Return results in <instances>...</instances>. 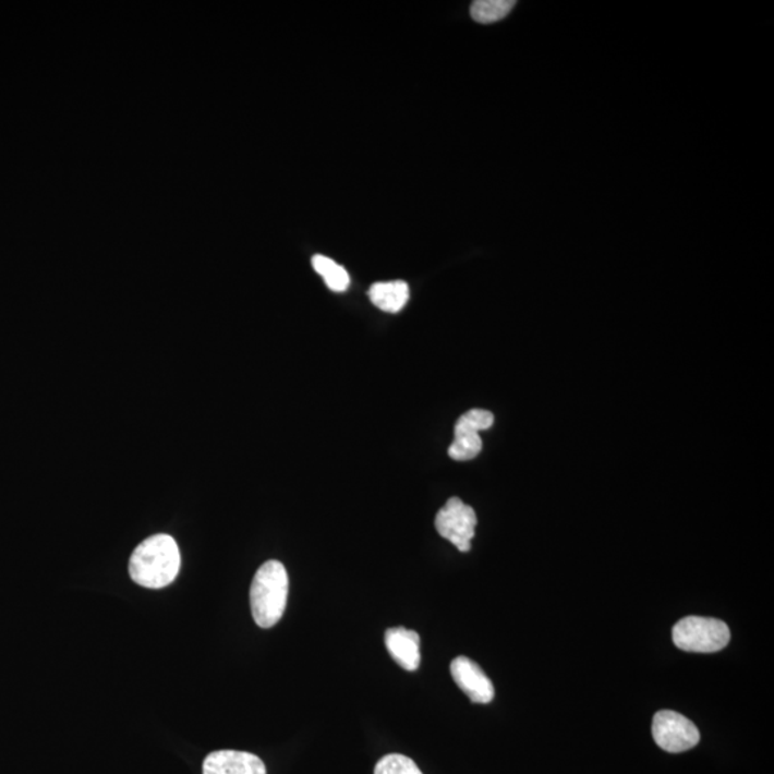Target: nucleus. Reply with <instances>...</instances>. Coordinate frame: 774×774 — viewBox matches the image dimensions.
<instances>
[{
	"label": "nucleus",
	"mask_w": 774,
	"mask_h": 774,
	"mask_svg": "<svg viewBox=\"0 0 774 774\" xmlns=\"http://www.w3.org/2000/svg\"><path fill=\"white\" fill-rule=\"evenodd\" d=\"M477 518L472 507L459 498H450L435 519V527L442 539L452 542L461 553L471 551L475 536Z\"/></svg>",
	"instance_id": "obj_5"
},
{
	"label": "nucleus",
	"mask_w": 774,
	"mask_h": 774,
	"mask_svg": "<svg viewBox=\"0 0 774 774\" xmlns=\"http://www.w3.org/2000/svg\"><path fill=\"white\" fill-rule=\"evenodd\" d=\"M513 0H476L472 3L471 15L477 24H495L512 12Z\"/></svg>",
	"instance_id": "obj_12"
},
{
	"label": "nucleus",
	"mask_w": 774,
	"mask_h": 774,
	"mask_svg": "<svg viewBox=\"0 0 774 774\" xmlns=\"http://www.w3.org/2000/svg\"><path fill=\"white\" fill-rule=\"evenodd\" d=\"M368 298L376 307L386 313H399L411 298V291L407 281H389V283H376L368 290Z\"/></svg>",
	"instance_id": "obj_10"
},
{
	"label": "nucleus",
	"mask_w": 774,
	"mask_h": 774,
	"mask_svg": "<svg viewBox=\"0 0 774 774\" xmlns=\"http://www.w3.org/2000/svg\"><path fill=\"white\" fill-rule=\"evenodd\" d=\"M375 774H423L411 758L403 754H387L377 762Z\"/></svg>",
	"instance_id": "obj_13"
},
{
	"label": "nucleus",
	"mask_w": 774,
	"mask_h": 774,
	"mask_svg": "<svg viewBox=\"0 0 774 774\" xmlns=\"http://www.w3.org/2000/svg\"><path fill=\"white\" fill-rule=\"evenodd\" d=\"M450 674L459 689L477 704H488L495 697L494 685L484 670L468 657L455 658Z\"/></svg>",
	"instance_id": "obj_7"
},
{
	"label": "nucleus",
	"mask_w": 774,
	"mask_h": 774,
	"mask_svg": "<svg viewBox=\"0 0 774 774\" xmlns=\"http://www.w3.org/2000/svg\"><path fill=\"white\" fill-rule=\"evenodd\" d=\"M312 264L314 270L323 277L330 290L336 291V293H343V291L349 289V273L335 263L334 259L318 254V256L313 257Z\"/></svg>",
	"instance_id": "obj_11"
},
{
	"label": "nucleus",
	"mask_w": 774,
	"mask_h": 774,
	"mask_svg": "<svg viewBox=\"0 0 774 774\" xmlns=\"http://www.w3.org/2000/svg\"><path fill=\"white\" fill-rule=\"evenodd\" d=\"M653 737L660 749L668 753H682L699 745L700 731L682 714L662 710L653 718Z\"/></svg>",
	"instance_id": "obj_4"
},
{
	"label": "nucleus",
	"mask_w": 774,
	"mask_h": 774,
	"mask_svg": "<svg viewBox=\"0 0 774 774\" xmlns=\"http://www.w3.org/2000/svg\"><path fill=\"white\" fill-rule=\"evenodd\" d=\"M385 644L391 658L407 672H416L421 666V637L408 628H389L385 632Z\"/></svg>",
	"instance_id": "obj_9"
},
{
	"label": "nucleus",
	"mask_w": 774,
	"mask_h": 774,
	"mask_svg": "<svg viewBox=\"0 0 774 774\" xmlns=\"http://www.w3.org/2000/svg\"><path fill=\"white\" fill-rule=\"evenodd\" d=\"M181 554L172 536L157 534L141 542L130 558V577L144 589L161 590L179 577Z\"/></svg>",
	"instance_id": "obj_1"
},
{
	"label": "nucleus",
	"mask_w": 774,
	"mask_h": 774,
	"mask_svg": "<svg viewBox=\"0 0 774 774\" xmlns=\"http://www.w3.org/2000/svg\"><path fill=\"white\" fill-rule=\"evenodd\" d=\"M203 774H267L266 764L247 751L220 750L208 754Z\"/></svg>",
	"instance_id": "obj_8"
},
{
	"label": "nucleus",
	"mask_w": 774,
	"mask_h": 774,
	"mask_svg": "<svg viewBox=\"0 0 774 774\" xmlns=\"http://www.w3.org/2000/svg\"><path fill=\"white\" fill-rule=\"evenodd\" d=\"M494 425V414L484 409H472L463 413L455 425V439L449 446V457L453 461L467 462L475 459L482 450L480 432Z\"/></svg>",
	"instance_id": "obj_6"
},
{
	"label": "nucleus",
	"mask_w": 774,
	"mask_h": 774,
	"mask_svg": "<svg viewBox=\"0 0 774 774\" xmlns=\"http://www.w3.org/2000/svg\"><path fill=\"white\" fill-rule=\"evenodd\" d=\"M673 641L689 653H717L730 641V630L717 618L686 617L674 626Z\"/></svg>",
	"instance_id": "obj_3"
},
{
	"label": "nucleus",
	"mask_w": 774,
	"mask_h": 774,
	"mask_svg": "<svg viewBox=\"0 0 774 774\" xmlns=\"http://www.w3.org/2000/svg\"><path fill=\"white\" fill-rule=\"evenodd\" d=\"M289 576L280 561L271 559L257 569L250 589V604L258 627L271 628L286 612Z\"/></svg>",
	"instance_id": "obj_2"
}]
</instances>
